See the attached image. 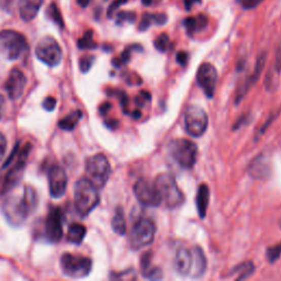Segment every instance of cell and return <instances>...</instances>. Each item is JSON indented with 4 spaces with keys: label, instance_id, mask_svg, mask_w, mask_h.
<instances>
[{
    "label": "cell",
    "instance_id": "6da1fadb",
    "mask_svg": "<svg viewBox=\"0 0 281 281\" xmlns=\"http://www.w3.org/2000/svg\"><path fill=\"white\" fill-rule=\"evenodd\" d=\"M38 196L34 188L26 186L21 197L10 196L3 204V213L8 222L13 226H21L30 214L36 210Z\"/></svg>",
    "mask_w": 281,
    "mask_h": 281
},
{
    "label": "cell",
    "instance_id": "7a4b0ae2",
    "mask_svg": "<svg viewBox=\"0 0 281 281\" xmlns=\"http://www.w3.org/2000/svg\"><path fill=\"white\" fill-rule=\"evenodd\" d=\"M74 201L78 214L87 217L100 202L98 188L88 178H82L75 184Z\"/></svg>",
    "mask_w": 281,
    "mask_h": 281
},
{
    "label": "cell",
    "instance_id": "3957f363",
    "mask_svg": "<svg viewBox=\"0 0 281 281\" xmlns=\"http://www.w3.org/2000/svg\"><path fill=\"white\" fill-rule=\"evenodd\" d=\"M154 186L159 193L164 203L168 209L179 208L185 202V196L179 189L175 177L170 173H160L154 180Z\"/></svg>",
    "mask_w": 281,
    "mask_h": 281
},
{
    "label": "cell",
    "instance_id": "277c9868",
    "mask_svg": "<svg viewBox=\"0 0 281 281\" xmlns=\"http://www.w3.org/2000/svg\"><path fill=\"white\" fill-rule=\"evenodd\" d=\"M31 150L32 145L29 143L26 144L23 149H20L18 156L13 160V163L8 167V172H7L5 176H3L0 195H5V193H8L9 191H11L20 183V180L22 179L25 169V163L26 160H28Z\"/></svg>",
    "mask_w": 281,
    "mask_h": 281
},
{
    "label": "cell",
    "instance_id": "5b68a950",
    "mask_svg": "<svg viewBox=\"0 0 281 281\" xmlns=\"http://www.w3.org/2000/svg\"><path fill=\"white\" fill-rule=\"evenodd\" d=\"M173 160L184 169H190L197 162L198 147L192 140L186 138L173 139L168 145Z\"/></svg>",
    "mask_w": 281,
    "mask_h": 281
},
{
    "label": "cell",
    "instance_id": "8992f818",
    "mask_svg": "<svg viewBox=\"0 0 281 281\" xmlns=\"http://www.w3.org/2000/svg\"><path fill=\"white\" fill-rule=\"evenodd\" d=\"M156 234V225L152 220L140 218L132 225L129 234V245L133 251L144 249L153 243Z\"/></svg>",
    "mask_w": 281,
    "mask_h": 281
},
{
    "label": "cell",
    "instance_id": "52a82bcc",
    "mask_svg": "<svg viewBox=\"0 0 281 281\" xmlns=\"http://www.w3.org/2000/svg\"><path fill=\"white\" fill-rule=\"evenodd\" d=\"M62 272L66 277L82 279L87 277L92 269V260L89 257L64 253L59 259Z\"/></svg>",
    "mask_w": 281,
    "mask_h": 281
},
{
    "label": "cell",
    "instance_id": "ba28073f",
    "mask_svg": "<svg viewBox=\"0 0 281 281\" xmlns=\"http://www.w3.org/2000/svg\"><path fill=\"white\" fill-rule=\"evenodd\" d=\"M28 49L23 34L13 30L0 32V52L9 61H15Z\"/></svg>",
    "mask_w": 281,
    "mask_h": 281
},
{
    "label": "cell",
    "instance_id": "9c48e42d",
    "mask_svg": "<svg viewBox=\"0 0 281 281\" xmlns=\"http://www.w3.org/2000/svg\"><path fill=\"white\" fill-rule=\"evenodd\" d=\"M86 172L88 179L97 188H102L109 180L111 166L103 154H96L86 160Z\"/></svg>",
    "mask_w": 281,
    "mask_h": 281
},
{
    "label": "cell",
    "instance_id": "30bf717a",
    "mask_svg": "<svg viewBox=\"0 0 281 281\" xmlns=\"http://www.w3.org/2000/svg\"><path fill=\"white\" fill-rule=\"evenodd\" d=\"M185 129L188 134L193 137L202 136L208 129L209 118L206 112L199 106H189L186 109L185 117Z\"/></svg>",
    "mask_w": 281,
    "mask_h": 281
},
{
    "label": "cell",
    "instance_id": "8fae6325",
    "mask_svg": "<svg viewBox=\"0 0 281 281\" xmlns=\"http://www.w3.org/2000/svg\"><path fill=\"white\" fill-rule=\"evenodd\" d=\"M37 57L50 67H55L62 61V49L54 38L45 37L36 48Z\"/></svg>",
    "mask_w": 281,
    "mask_h": 281
},
{
    "label": "cell",
    "instance_id": "7c38bea8",
    "mask_svg": "<svg viewBox=\"0 0 281 281\" xmlns=\"http://www.w3.org/2000/svg\"><path fill=\"white\" fill-rule=\"evenodd\" d=\"M135 197L139 203L146 206H158L162 203V199L156 190L154 184H151L149 180L139 178L133 187Z\"/></svg>",
    "mask_w": 281,
    "mask_h": 281
},
{
    "label": "cell",
    "instance_id": "4fadbf2b",
    "mask_svg": "<svg viewBox=\"0 0 281 281\" xmlns=\"http://www.w3.org/2000/svg\"><path fill=\"white\" fill-rule=\"evenodd\" d=\"M49 178V190L52 198L58 199L64 196L67 189V175L63 167L57 164L52 165L48 171Z\"/></svg>",
    "mask_w": 281,
    "mask_h": 281
},
{
    "label": "cell",
    "instance_id": "5bb4252c",
    "mask_svg": "<svg viewBox=\"0 0 281 281\" xmlns=\"http://www.w3.org/2000/svg\"><path fill=\"white\" fill-rule=\"evenodd\" d=\"M197 83L206 97L212 98L218 83V72L210 63H203L197 71Z\"/></svg>",
    "mask_w": 281,
    "mask_h": 281
},
{
    "label": "cell",
    "instance_id": "9a60e30c",
    "mask_svg": "<svg viewBox=\"0 0 281 281\" xmlns=\"http://www.w3.org/2000/svg\"><path fill=\"white\" fill-rule=\"evenodd\" d=\"M45 236L51 243H58L63 236V216L59 208H51L45 221Z\"/></svg>",
    "mask_w": 281,
    "mask_h": 281
},
{
    "label": "cell",
    "instance_id": "2e32d148",
    "mask_svg": "<svg viewBox=\"0 0 281 281\" xmlns=\"http://www.w3.org/2000/svg\"><path fill=\"white\" fill-rule=\"evenodd\" d=\"M26 85V77L24 74L18 69L13 68L10 74L9 77L7 79L5 84V89L7 91V95L11 100H17L22 96Z\"/></svg>",
    "mask_w": 281,
    "mask_h": 281
},
{
    "label": "cell",
    "instance_id": "e0dca14e",
    "mask_svg": "<svg viewBox=\"0 0 281 281\" xmlns=\"http://www.w3.org/2000/svg\"><path fill=\"white\" fill-rule=\"evenodd\" d=\"M271 159L267 153H262L253 159L249 166L250 175L257 180H266L271 175Z\"/></svg>",
    "mask_w": 281,
    "mask_h": 281
},
{
    "label": "cell",
    "instance_id": "ac0fdd59",
    "mask_svg": "<svg viewBox=\"0 0 281 281\" xmlns=\"http://www.w3.org/2000/svg\"><path fill=\"white\" fill-rule=\"evenodd\" d=\"M192 252L186 247H179L173 258V268L182 276H189L192 267Z\"/></svg>",
    "mask_w": 281,
    "mask_h": 281
},
{
    "label": "cell",
    "instance_id": "d6986e66",
    "mask_svg": "<svg viewBox=\"0 0 281 281\" xmlns=\"http://www.w3.org/2000/svg\"><path fill=\"white\" fill-rule=\"evenodd\" d=\"M42 4L43 0H19L20 17L25 22L32 21L37 17Z\"/></svg>",
    "mask_w": 281,
    "mask_h": 281
},
{
    "label": "cell",
    "instance_id": "ffe728a7",
    "mask_svg": "<svg viewBox=\"0 0 281 281\" xmlns=\"http://www.w3.org/2000/svg\"><path fill=\"white\" fill-rule=\"evenodd\" d=\"M192 267L190 276L192 278L201 277L206 269V258L202 249L200 246H196L192 251Z\"/></svg>",
    "mask_w": 281,
    "mask_h": 281
},
{
    "label": "cell",
    "instance_id": "44dd1931",
    "mask_svg": "<svg viewBox=\"0 0 281 281\" xmlns=\"http://www.w3.org/2000/svg\"><path fill=\"white\" fill-rule=\"evenodd\" d=\"M197 210L199 216L203 219L206 216V210H208L209 201H210V189L205 184L200 185L198 193H197Z\"/></svg>",
    "mask_w": 281,
    "mask_h": 281
},
{
    "label": "cell",
    "instance_id": "7402d4cb",
    "mask_svg": "<svg viewBox=\"0 0 281 281\" xmlns=\"http://www.w3.org/2000/svg\"><path fill=\"white\" fill-rule=\"evenodd\" d=\"M86 234H87V229L85 225L80 224V223H73L68 229L67 237H68L69 242H72L73 244L79 245V244H82V242L86 236Z\"/></svg>",
    "mask_w": 281,
    "mask_h": 281
},
{
    "label": "cell",
    "instance_id": "603a6c76",
    "mask_svg": "<svg viewBox=\"0 0 281 281\" xmlns=\"http://www.w3.org/2000/svg\"><path fill=\"white\" fill-rule=\"evenodd\" d=\"M83 118V112L80 110H75L71 112L67 117L62 119L58 122V126L64 131H73L76 128L80 119Z\"/></svg>",
    "mask_w": 281,
    "mask_h": 281
},
{
    "label": "cell",
    "instance_id": "cb8c5ba5",
    "mask_svg": "<svg viewBox=\"0 0 281 281\" xmlns=\"http://www.w3.org/2000/svg\"><path fill=\"white\" fill-rule=\"evenodd\" d=\"M111 226L112 230L115 231L118 235H124L126 233V222L122 208H117L115 216H113L111 221Z\"/></svg>",
    "mask_w": 281,
    "mask_h": 281
},
{
    "label": "cell",
    "instance_id": "d4e9b609",
    "mask_svg": "<svg viewBox=\"0 0 281 281\" xmlns=\"http://www.w3.org/2000/svg\"><path fill=\"white\" fill-rule=\"evenodd\" d=\"M266 59H267V53L266 52H262L257 57L256 61V65H255V69H254L252 75L249 77L250 80L252 82V84L254 85L257 80L259 79L260 75H262V72L264 69V66L266 64Z\"/></svg>",
    "mask_w": 281,
    "mask_h": 281
},
{
    "label": "cell",
    "instance_id": "484cf974",
    "mask_svg": "<svg viewBox=\"0 0 281 281\" xmlns=\"http://www.w3.org/2000/svg\"><path fill=\"white\" fill-rule=\"evenodd\" d=\"M253 271H254L253 263H243V264L238 265L237 267H235V268L232 270L231 273H238L236 279L240 280V279L249 278L253 273Z\"/></svg>",
    "mask_w": 281,
    "mask_h": 281
},
{
    "label": "cell",
    "instance_id": "4316f807",
    "mask_svg": "<svg viewBox=\"0 0 281 281\" xmlns=\"http://www.w3.org/2000/svg\"><path fill=\"white\" fill-rule=\"evenodd\" d=\"M77 44L80 50H91L97 48V43L93 41V36L91 31H87L84 37L78 40Z\"/></svg>",
    "mask_w": 281,
    "mask_h": 281
},
{
    "label": "cell",
    "instance_id": "83f0119b",
    "mask_svg": "<svg viewBox=\"0 0 281 281\" xmlns=\"http://www.w3.org/2000/svg\"><path fill=\"white\" fill-rule=\"evenodd\" d=\"M154 45H155V48L157 51L159 52H166L167 50L169 49L170 45V41H169V37L166 34V33H162V34H159L155 42H154Z\"/></svg>",
    "mask_w": 281,
    "mask_h": 281
},
{
    "label": "cell",
    "instance_id": "f1b7e54d",
    "mask_svg": "<svg viewBox=\"0 0 281 281\" xmlns=\"http://www.w3.org/2000/svg\"><path fill=\"white\" fill-rule=\"evenodd\" d=\"M48 15L49 17L53 20V21L56 22L59 26H62L63 28V19L61 17V13H59L58 9H57V7L55 6V4H52L50 7H49V9H48Z\"/></svg>",
    "mask_w": 281,
    "mask_h": 281
},
{
    "label": "cell",
    "instance_id": "f546056e",
    "mask_svg": "<svg viewBox=\"0 0 281 281\" xmlns=\"http://www.w3.org/2000/svg\"><path fill=\"white\" fill-rule=\"evenodd\" d=\"M266 254H267V259H268L270 263H275L281 255V243L269 247V249L267 250Z\"/></svg>",
    "mask_w": 281,
    "mask_h": 281
},
{
    "label": "cell",
    "instance_id": "4dcf8cb0",
    "mask_svg": "<svg viewBox=\"0 0 281 281\" xmlns=\"http://www.w3.org/2000/svg\"><path fill=\"white\" fill-rule=\"evenodd\" d=\"M93 62H95V56L92 55H86L84 57L80 58L79 61V68L83 73L89 72L90 68L92 67Z\"/></svg>",
    "mask_w": 281,
    "mask_h": 281
},
{
    "label": "cell",
    "instance_id": "1f68e13d",
    "mask_svg": "<svg viewBox=\"0 0 281 281\" xmlns=\"http://www.w3.org/2000/svg\"><path fill=\"white\" fill-rule=\"evenodd\" d=\"M152 264V252H147L142 256L140 259V268H142V272H146L151 268Z\"/></svg>",
    "mask_w": 281,
    "mask_h": 281
},
{
    "label": "cell",
    "instance_id": "d6a6232c",
    "mask_svg": "<svg viewBox=\"0 0 281 281\" xmlns=\"http://www.w3.org/2000/svg\"><path fill=\"white\" fill-rule=\"evenodd\" d=\"M135 15L132 12H119L118 13V23H122L124 21H129V22H134L135 21Z\"/></svg>",
    "mask_w": 281,
    "mask_h": 281
},
{
    "label": "cell",
    "instance_id": "836d02e7",
    "mask_svg": "<svg viewBox=\"0 0 281 281\" xmlns=\"http://www.w3.org/2000/svg\"><path fill=\"white\" fill-rule=\"evenodd\" d=\"M153 23V16L149 15V13H145L143 16L142 20H140V23L138 25V30L139 31H145L151 26V24Z\"/></svg>",
    "mask_w": 281,
    "mask_h": 281
},
{
    "label": "cell",
    "instance_id": "e575fe53",
    "mask_svg": "<svg viewBox=\"0 0 281 281\" xmlns=\"http://www.w3.org/2000/svg\"><path fill=\"white\" fill-rule=\"evenodd\" d=\"M195 19H196V32L203 30L206 26V24H208V19H206L204 15H199Z\"/></svg>",
    "mask_w": 281,
    "mask_h": 281
},
{
    "label": "cell",
    "instance_id": "d590c367",
    "mask_svg": "<svg viewBox=\"0 0 281 281\" xmlns=\"http://www.w3.org/2000/svg\"><path fill=\"white\" fill-rule=\"evenodd\" d=\"M42 104H43V108L46 111H53L56 107V99L54 97H48V98L44 99V101H43Z\"/></svg>",
    "mask_w": 281,
    "mask_h": 281
},
{
    "label": "cell",
    "instance_id": "8d00e7d4",
    "mask_svg": "<svg viewBox=\"0 0 281 281\" xmlns=\"http://www.w3.org/2000/svg\"><path fill=\"white\" fill-rule=\"evenodd\" d=\"M125 80H126V83L130 85H139L140 83H142L140 77L135 73H128V75L125 76Z\"/></svg>",
    "mask_w": 281,
    "mask_h": 281
},
{
    "label": "cell",
    "instance_id": "74e56055",
    "mask_svg": "<svg viewBox=\"0 0 281 281\" xmlns=\"http://www.w3.org/2000/svg\"><path fill=\"white\" fill-rule=\"evenodd\" d=\"M151 100V95L149 92L146 91H140L139 95L136 98V102L139 107H144V104L146 103V101H150Z\"/></svg>",
    "mask_w": 281,
    "mask_h": 281
},
{
    "label": "cell",
    "instance_id": "f35d334b",
    "mask_svg": "<svg viewBox=\"0 0 281 281\" xmlns=\"http://www.w3.org/2000/svg\"><path fill=\"white\" fill-rule=\"evenodd\" d=\"M185 26L187 31H188L189 33H193L196 32V19L195 18H187L185 19V22H184Z\"/></svg>",
    "mask_w": 281,
    "mask_h": 281
},
{
    "label": "cell",
    "instance_id": "ab89813d",
    "mask_svg": "<svg viewBox=\"0 0 281 281\" xmlns=\"http://www.w3.org/2000/svg\"><path fill=\"white\" fill-rule=\"evenodd\" d=\"M263 2L264 0H242V6L244 9H254Z\"/></svg>",
    "mask_w": 281,
    "mask_h": 281
},
{
    "label": "cell",
    "instance_id": "60d3db41",
    "mask_svg": "<svg viewBox=\"0 0 281 281\" xmlns=\"http://www.w3.org/2000/svg\"><path fill=\"white\" fill-rule=\"evenodd\" d=\"M126 2H128V0H116V2H113L108 9V17H112V15L116 12V10L119 8V7L125 4Z\"/></svg>",
    "mask_w": 281,
    "mask_h": 281
},
{
    "label": "cell",
    "instance_id": "b9f144b4",
    "mask_svg": "<svg viewBox=\"0 0 281 281\" xmlns=\"http://www.w3.org/2000/svg\"><path fill=\"white\" fill-rule=\"evenodd\" d=\"M16 0H0V8L5 11H11L15 7Z\"/></svg>",
    "mask_w": 281,
    "mask_h": 281
},
{
    "label": "cell",
    "instance_id": "7bdbcfd3",
    "mask_svg": "<svg viewBox=\"0 0 281 281\" xmlns=\"http://www.w3.org/2000/svg\"><path fill=\"white\" fill-rule=\"evenodd\" d=\"M6 152H7V139L3 133H0V162L3 160Z\"/></svg>",
    "mask_w": 281,
    "mask_h": 281
},
{
    "label": "cell",
    "instance_id": "ee69618b",
    "mask_svg": "<svg viewBox=\"0 0 281 281\" xmlns=\"http://www.w3.org/2000/svg\"><path fill=\"white\" fill-rule=\"evenodd\" d=\"M176 59L180 65H186L187 62H188V54L186 52H179L176 56Z\"/></svg>",
    "mask_w": 281,
    "mask_h": 281
},
{
    "label": "cell",
    "instance_id": "f6af8a7d",
    "mask_svg": "<svg viewBox=\"0 0 281 281\" xmlns=\"http://www.w3.org/2000/svg\"><path fill=\"white\" fill-rule=\"evenodd\" d=\"M153 21L157 24H164L167 21V17L165 15H163V13H159V15H154Z\"/></svg>",
    "mask_w": 281,
    "mask_h": 281
},
{
    "label": "cell",
    "instance_id": "bcb514c9",
    "mask_svg": "<svg viewBox=\"0 0 281 281\" xmlns=\"http://www.w3.org/2000/svg\"><path fill=\"white\" fill-rule=\"evenodd\" d=\"M275 117H276L275 115H272V116H270V118H269V120H268V121H266L265 125L263 126V128H262V129H260V130H259V132H258V134H257V137H258V136L260 137V136H262V135L264 134V133H265V131H266V129H267V128H268V126L270 125V123H271V122L273 121V119H275ZM257 137H256V138H257Z\"/></svg>",
    "mask_w": 281,
    "mask_h": 281
},
{
    "label": "cell",
    "instance_id": "7dc6e473",
    "mask_svg": "<svg viewBox=\"0 0 281 281\" xmlns=\"http://www.w3.org/2000/svg\"><path fill=\"white\" fill-rule=\"evenodd\" d=\"M110 109H111V103L106 102V103H103L101 107H100L99 111H100V113H101L102 116H104V115H107V113H108V111H109Z\"/></svg>",
    "mask_w": 281,
    "mask_h": 281
},
{
    "label": "cell",
    "instance_id": "c3c4849f",
    "mask_svg": "<svg viewBox=\"0 0 281 281\" xmlns=\"http://www.w3.org/2000/svg\"><path fill=\"white\" fill-rule=\"evenodd\" d=\"M5 110H6V99L0 95V119L3 118Z\"/></svg>",
    "mask_w": 281,
    "mask_h": 281
},
{
    "label": "cell",
    "instance_id": "681fc988",
    "mask_svg": "<svg viewBox=\"0 0 281 281\" xmlns=\"http://www.w3.org/2000/svg\"><path fill=\"white\" fill-rule=\"evenodd\" d=\"M201 3V0H185V7L187 10H191L193 4Z\"/></svg>",
    "mask_w": 281,
    "mask_h": 281
},
{
    "label": "cell",
    "instance_id": "f907efd6",
    "mask_svg": "<svg viewBox=\"0 0 281 281\" xmlns=\"http://www.w3.org/2000/svg\"><path fill=\"white\" fill-rule=\"evenodd\" d=\"M77 4L82 7V8H86V7L90 4V0H77Z\"/></svg>",
    "mask_w": 281,
    "mask_h": 281
},
{
    "label": "cell",
    "instance_id": "816d5d0a",
    "mask_svg": "<svg viewBox=\"0 0 281 281\" xmlns=\"http://www.w3.org/2000/svg\"><path fill=\"white\" fill-rule=\"evenodd\" d=\"M142 3L144 6H150L152 4V0H142Z\"/></svg>",
    "mask_w": 281,
    "mask_h": 281
},
{
    "label": "cell",
    "instance_id": "f5cc1de1",
    "mask_svg": "<svg viewBox=\"0 0 281 281\" xmlns=\"http://www.w3.org/2000/svg\"><path fill=\"white\" fill-rule=\"evenodd\" d=\"M280 227H281V219H280Z\"/></svg>",
    "mask_w": 281,
    "mask_h": 281
}]
</instances>
